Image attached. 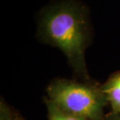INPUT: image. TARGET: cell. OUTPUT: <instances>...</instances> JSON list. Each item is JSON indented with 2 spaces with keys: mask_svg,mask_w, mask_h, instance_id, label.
<instances>
[{
  "mask_svg": "<svg viewBox=\"0 0 120 120\" xmlns=\"http://www.w3.org/2000/svg\"><path fill=\"white\" fill-rule=\"evenodd\" d=\"M45 102L47 105L49 120H88L84 117L65 112L48 99H45Z\"/></svg>",
  "mask_w": 120,
  "mask_h": 120,
  "instance_id": "4",
  "label": "cell"
},
{
  "mask_svg": "<svg viewBox=\"0 0 120 120\" xmlns=\"http://www.w3.org/2000/svg\"><path fill=\"white\" fill-rule=\"evenodd\" d=\"M3 120H5V119H3ZM7 120H19V119H16V120H11V119H8Z\"/></svg>",
  "mask_w": 120,
  "mask_h": 120,
  "instance_id": "5",
  "label": "cell"
},
{
  "mask_svg": "<svg viewBox=\"0 0 120 120\" xmlns=\"http://www.w3.org/2000/svg\"><path fill=\"white\" fill-rule=\"evenodd\" d=\"M116 113H120V74L116 75L101 87Z\"/></svg>",
  "mask_w": 120,
  "mask_h": 120,
  "instance_id": "3",
  "label": "cell"
},
{
  "mask_svg": "<svg viewBox=\"0 0 120 120\" xmlns=\"http://www.w3.org/2000/svg\"><path fill=\"white\" fill-rule=\"evenodd\" d=\"M38 34L45 43L64 53L78 75L89 79L85 53L90 43V26L83 5L65 0L47 6L40 13Z\"/></svg>",
  "mask_w": 120,
  "mask_h": 120,
  "instance_id": "1",
  "label": "cell"
},
{
  "mask_svg": "<svg viewBox=\"0 0 120 120\" xmlns=\"http://www.w3.org/2000/svg\"><path fill=\"white\" fill-rule=\"evenodd\" d=\"M47 98L65 112L88 120H103L107 100L101 88L67 79H56L47 88Z\"/></svg>",
  "mask_w": 120,
  "mask_h": 120,
  "instance_id": "2",
  "label": "cell"
}]
</instances>
